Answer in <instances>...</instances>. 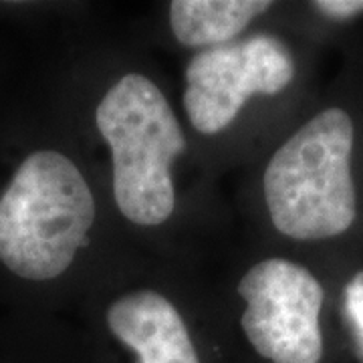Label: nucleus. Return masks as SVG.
Segmentation results:
<instances>
[{"instance_id":"obj_1","label":"nucleus","mask_w":363,"mask_h":363,"mask_svg":"<svg viewBox=\"0 0 363 363\" xmlns=\"http://www.w3.org/2000/svg\"><path fill=\"white\" fill-rule=\"evenodd\" d=\"M95 202L77 166L57 152H35L0 198V260L28 281L69 269L87 245Z\"/></svg>"},{"instance_id":"obj_2","label":"nucleus","mask_w":363,"mask_h":363,"mask_svg":"<svg viewBox=\"0 0 363 363\" xmlns=\"http://www.w3.org/2000/svg\"><path fill=\"white\" fill-rule=\"evenodd\" d=\"M353 121L331 107L283 143L264 169V198L274 228L289 238L339 236L357 214L351 178Z\"/></svg>"},{"instance_id":"obj_3","label":"nucleus","mask_w":363,"mask_h":363,"mask_svg":"<svg viewBox=\"0 0 363 363\" xmlns=\"http://www.w3.org/2000/svg\"><path fill=\"white\" fill-rule=\"evenodd\" d=\"M95 119L113 156L117 208L142 226L168 220L176 200L172 162L186 140L164 93L147 77L130 73L107 91Z\"/></svg>"},{"instance_id":"obj_4","label":"nucleus","mask_w":363,"mask_h":363,"mask_svg":"<svg viewBox=\"0 0 363 363\" xmlns=\"http://www.w3.org/2000/svg\"><path fill=\"white\" fill-rule=\"evenodd\" d=\"M247 301L242 329L252 347L272 363H319L323 286L305 267L283 259L255 264L238 283Z\"/></svg>"},{"instance_id":"obj_5","label":"nucleus","mask_w":363,"mask_h":363,"mask_svg":"<svg viewBox=\"0 0 363 363\" xmlns=\"http://www.w3.org/2000/svg\"><path fill=\"white\" fill-rule=\"evenodd\" d=\"M295 63L285 45L269 35L226 43L198 52L186 69L184 105L196 131L226 130L250 95L281 93Z\"/></svg>"},{"instance_id":"obj_6","label":"nucleus","mask_w":363,"mask_h":363,"mask_svg":"<svg viewBox=\"0 0 363 363\" xmlns=\"http://www.w3.org/2000/svg\"><path fill=\"white\" fill-rule=\"evenodd\" d=\"M107 323L121 343L135 351L138 363H200L182 315L154 291L117 298Z\"/></svg>"},{"instance_id":"obj_7","label":"nucleus","mask_w":363,"mask_h":363,"mask_svg":"<svg viewBox=\"0 0 363 363\" xmlns=\"http://www.w3.org/2000/svg\"><path fill=\"white\" fill-rule=\"evenodd\" d=\"M269 9L267 0H174L169 23L182 45L212 49L226 45Z\"/></svg>"},{"instance_id":"obj_8","label":"nucleus","mask_w":363,"mask_h":363,"mask_svg":"<svg viewBox=\"0 0 363 363\" xmlns=\"http://www.w3.org/2000/svg\"><path fill=\"white\" fill-rule=\"evenodd\" d=\"M345 313L363 353V271L355 272L345 286Z\"/></svg>"},{"instance_id":"obj_9","label":"nucleus","mask_w":363,"mask_h":363,"mask_svg":"<svg viewBox=\"0 0 363 363\" xmlns=\"http://www.w3.org/2000/svg\"><path fill=\"white\" fill-rule=\"evenodd\" d=\"M313 6L325 16L341 21L363 13V0H319Z\"/></svg>"}]
</instances>
